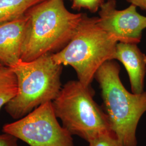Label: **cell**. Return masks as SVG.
<instances>
[{
    "instance_id": "obj_5",
    "label": "cell",
    "mask_w": 146,
    "mask_h": 146,
    "mask_svg": "<svg viewBox=\"0 0 146 146\" xmlns=\"http://www.w3.org/2000/svg\"><path fill=\"white\" fill-rule=\"evenodd\" d=\"M94 93L78 80H72L62 87L52 101L53 110L62 125L72 135L89 142L99 136L114 132L105 111L93 99Z\"/></svg>"
},
{
    "instance_id": "obj_4",
    "label": "cell",
    "mask_w": 146,
    "mask_h": 146,
    "mask_svg": "<svg viewBox=\"0 0 146 146\" xmlns=\"http://www.w3.org/2000/svg\"><path fill=\"white\" fill-rule=\"evenodd\" d=\"M17 82L15 96L5 106L15 120L28 114L40 105L52 102L62 88V65L55 62L52 54L31 61L20 60L12 67Z\"/></svg>"
},
{
    "instance_id": "obj_2",
    "label": "cell",
    "mask_w": 146,
    "mask_h": 146,
    "mask_svg": "<svg viewBox=\"0 0 146 146\" xmlns=\"http://www.w3.org/2000/svg\"><path fill=\"white\" fill-rule=\"evenodd\" d=\"M120 67L113 60L104 62L95 75L99 84L112 131L123 146H137L136 130L146 112V91L129 92L120 78Z\"/></svg>"
},
{
    "instance_id": "obj_8",
    "label": "cell",
    "mask_w": 146,
    "mask_h": 146,
    "mask_svg": "<svg viewBox=\"0 0 146 146\" xmlns=\"http://www.w3.org/2000/svg\"><path fill=\"white\" fill-rule=\"evenodd\" d=\"M26 16L0 25V62L12 68L21 60L26 31Z\"/></svg>"
},
{
    "instance_id": "obj_11",
    "label": "cell",
    "mask_w": 146,
    "mask_h": 146,
    "mask_svg": "<svg viewBox=\"0 0 146 146\" xmlns=\"http://www.w3.org/2000/svg\"><path fill=\"white\" fill-rule=\"evenodd\" d=\"M17 92V82L12 68L5 66L0 67V110Z\"/></svg>"
},
{
    "instance_id": "obj_7",
    "label": "cell",
    "mask_w": 146,
    "mask_h": 146,
    "mask_svg": "<svg viewBox=\"0 0 146 146\" xmlns=\"http://www.w3.org/2000/svg\"><path fill=\"white\" fill-rule=\"evenodd\" d=\"M131 4L123 10L116 9L115 0H107L101 6L98 24L116 42L137 44L146 28V16L140 14Z\"/></svg>"
},
{
    "instance_id": "obj_13",
    "label": "cell",
    "mask_w": 146,
    "mask_h": 146,
    "mask_svg": "<svg viewBox=\"0 0 146 146\" xmlns=\"http://www.w3.org/2000/svg\"><path fill=\"white\" fill-rule=\"evenodd\" d=\"M72 8L80 11L82 8L86 9L91 13H96L99 11L101 6L104 2V0H72Z\"/></svg>"
},
{
    "instance_id": "obj_14",
    "label": "cell",
    "mask_w": 146,
    "mask_h": 146,
    "mask_svg": "<svg viewBox=\"0 0 146 146\" xmlns=\"http://www.w3.org/2000/svg\"><path fill=\"white\" fill-rule=\"evenodd\" d=\"M18 139L10 134H0V146H18Z\"/></svg>"
},
{
    "instance_id": "obj_3",
    "label": "cell",
    "mask_w": 146,
    "mask_h": 146,
    "mask_svg": "<svg viewBox=\"0 0 146 146\" xmlns=\"http://www.w3.org/2000/svg\"><path fill=\"white\" fill-rule=\"evenodd\" d=\"M97 19L83 14L69 42L52 54L56 64L72 67L78 81L86 87L90 86L96 72L104 62L114 60L117 43L99 26Z\"/></svg>"
},
{
    "instance_id": "obj_15",
    "label": "cell",
    "mask_w": 146,
    "mask_h": 146,
    "mask_svg": "<svg viewBox=\"0 0 146 146\" xmlns=\"http://www.w3.org/2000/svg\"><path fill=\"white\" fill-rule=\"evenodd\" d=\"M128 3L146 11V0H126Z\"/></svg>"
},
{
    "instance_id": "obj_9",
    "label": "cell",
    "mask_w": 146,
    "mask_h": 146,
    "mask_svg": "<svg viewBox=\"0 0 146 146\" xmlns=\"http://www.w3.org/2000/svg\"><path fill=\"white\" fill-rule=\"evenodd\" d=\"M123 64L129 78L131 92L140 94L144 92L146 74V55L136 44L118 42L114 60Z\"/></svg>"
},
{
    "instance_id": "obj_12",
    "label": "cell",
    "mask_w": 146,
    "mask_h": 146,
    "mask_svg": "<svg viewBox=\"0 0 146 146\" xmlns=\"http://www.w3.org/2000/svg\"><path fill=\"white\" fill-rule=\"evenodd\" d=\"M89 146H123L114 132L99 136L89 142Z\"/></svg>"
},
{
    "instance_id": "obj_6",
    "label": "cell",
    "mask_w": 146,
    "mask_h": 146,
    "mask_svg": "<svg viewBox=\"0 0 146 146\" xmlns=\"http://www.w3.org/2000/svg\"><path fill=\"white\" fill-rule=\"evenodd\" d=\"M58 119L52 102H48L21 119L5 124L2 131L30 146H74L73 135Z\"/></svg>"
},
{
    "instance_id": "obj_1",
    "label": "cell",
    "mask_w": 146,
    "mask_h": 146,
    "mask_svg": "<svg viewBox=\"0 0 146 146\" xmlns=\"http://www.w3.org/2000/svg\"><path fill=\"white\" fill-rule=\"evenodd\" d=\"M83 14L70 12L63 0H44L31 7L25 14L21 60L31 61L61 50L72 38Z\"/></svg>"
},
{
    "instance_id": "obj_16",
    "label": "cell",
    "mask_w": 146,
    "mask_h": 146,
    "mask_svg": "<svg viewBox=\"0 0 146 146\" xmlns=\"http://www.w3.org/2000/svg\"><path fill=\"white\" fill-rule=\"evenodd\" d=\"M3 66V65L1 64V63L0 62V67H1V66Z\"/></svg>"
},
{
    "instance_id": "obj_10",
    "label": "cell",
    "mask_w": 146,
    "mask_h": 146,
    "mask_svg": "<svg viewBox=\"0 0 146 146\" xmlns=\"http://www.w3.org/2000/svg\"><path fill=\"white\" fill-rule=\"evenodd\" d=\"M44 0H0V25L24 16L31 7Z\"/></svg>"
}]
</instances>
